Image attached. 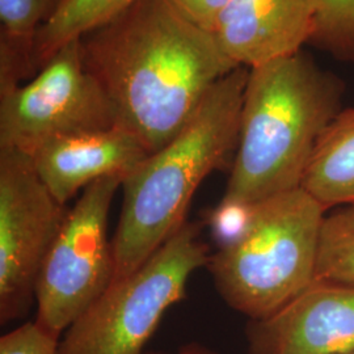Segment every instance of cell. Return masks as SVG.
Returning <instances> with one entry per match:
<instances>
[{
	"label": "cell",
	"mask_w": 354,
	"mask_h": 354,
	"mask_svg": "<svg viewBox=\"0 0 354 354\" xmlns=\"http://www.w3.org/2000/svg\"><path fill=\"white\" fill-rule=\"evenodd\" d=\"M136 0H70L36 39V74L64 45L111 20Z\"/></svg>",
	"instance_id": "obj_14"
},
{
	"label": "cell",
	"mask_w": 354,
	"mask_h": 354,
	"mask_svg": "<svg viewBox=\"0 0 354 354\" xmlns=\"http://www.w3.org/2000/svg\"><path fill=\"white\" fill-rule=\"evenodd\" d=\"M68 210L38 176L32 156L0 147V323L26 317L42 264Z\"/></svg>",
	"instance_id": "obj_8"
},
{
	"label": "cell",
	"mask_w": 354,
	"mask_h": 354,
	"mask_svg": "<svg viewBox=\"0 0 354 354\" xmlns=\"http://www.w3.org/2000/svg\"><path fill=\"white\" fill-rule=\"evenodd\" d=\"M121 185L120 177H104L82 192L39 270L35 320L59 337L114 281L108 219Z\"/></svg>",
	"instance_id": "obj_6"
},
{
	"label": "cell",
	"mask_w": 354,
	"mask_h": 354,
	"mask_svg": "<svg viewBox=\"0 0 354 354\" xmlns=\"http://www.w3.org/2000/svg\"><path fill=\"white\" fill-rule=\"evenodd\" d=\"M254 210L256 205L223 197L215 207L205 213L203 223L210 228L218 250L228 248L245 236L252 225Z\"/></svg>",
	"instance_id": "obj_17"
},
{
	"label": "cell",
	"mask_w": 354,
	"mask_h": 354,
	"mask_svg": "<svg viewBox=\"0 0 354 354\" xmlns=\"http://www.w3.org/2000/svg\"><path fill=\"white\" fill-rule=\"evenodd\" d=\"M149 155L142 140L120 125L48 140L30 153L38 176L64 205L104 177L124 181Z\"/></svg>",
	"instance_id": "obj_11"
},
{
	"label": "cell",
	"mask_w": 354,
	"mask_h": 354,
	"mask_svg": "<svg viewBox=\"0 0 354 354\" xmlns=\"http://www.w3.org/2000/svg\"><path fill=\"white\" fill-rule=\"evenodd\" d=\"M311 42L337 58L354 62V0H319Z\"/></svg>",
	"instance_id": "obj_16"
},
{
	"label": "cell",
	"mask_w": 354,
	"mask_h": 354,
	"mask_svg": "<svg viewBox=\"0 0 354 354\" xmlns=\"http://www.w3.org/2000/svg\"><path fill=\"white\" fill-rule=\"evenodd\" d=\"M317 11L319 0H231L212 35L238 67L252 68L302 51Z\"/></svg>",
	"instance_id": "obj_10"
},
{
	"label": "cell",
	"mask_w": 354,
	"mask_h": 354,
	"mask_svg": "<svg viewBox=\"0 0 354 354\" xmlns=\"http://www.w3.org/2000/svg\"><path fill=\"white\" fill-rule=\"evenodd\" d=\"M117 125L113 104L84 64L80 38L26 83L0 91V147L30 155L48 140Z\"/></svg>",
	"instance_id": "obj_7"
},
{
	"label": "cell",
	"mask_w": 354,
	"mask_h": 354,
	"mask_svg": "<svg viewBox=\"0 0 354 354\" xmlns=\"http://www.w3.org/2000/svg\"><path fill=\"white\" fill-rule=\"evenodd\" d=\"M326 213L304 188L257 203L245 236L206 266L228 307L248 320L266 319L311 285Z\"/></svg>",
	"instance_id": "obj_4"
},
{
	"label": "cell",
	"mask_w": 354,
	"mask_h": 354,
	"mask_svg": "<svg viewBox=\"0 0 354 354\" xmlns=\"http://www.w3.org/2000/svg\"><path fill=\"white\" fill-rule=\"evenodd\" d=\"M70 0H0V91L36 75L35 48L39 30Z\"/></svg>",
	"instance_id": "obj_13"
},
{
	"label": "cell",
	"mask_w": 354,
	"mask_h": 354,
	"mask_svg": "<svg viewBox=\"0 0 354 354\" xmlns=\"http://www.w3.org/2000/svg\"><path fill=\"white\" fill-rule=\"evenodd\" d=\"M201 225L185 222L140 266L66 329L58 354H143L167 310L185 298L190 276L207 266Z\"/></svg>",
	"instance_id": "obj_5"
},
{
	"label": "cell",
	"mask_w": 354,
	"mask_h": 354,
	"mask_svg": "<svg viewBox=\"0 0 354 354\" xmlns=\"http://www.w3.org/2000/svg\"><path fill=\"white\" fill-rule=\"evenodd\" d=\"M342 84L302 51L250 68L225 198L257 205L301 188L317 140L342 112Z\"/></svg>",
	"instance_id": "obj_3"
},
{
	"label": "cell",
	"mask_w": 354,
	"mask_h": 354,
	"mask_svg": "<svg viewBox=\"0 0 354 354\" xmlns=\"http://www.w3.org/2000/svg\"><path fill=\"white\" fill-rule=\"evenodd\" d=\"M317 279L354 286V205L326 215L320 231Z\"/></svg>",
	"instance_id": "obj_15"
},
{
	"label": "cell",
	"mask_w": 354,
	"mask_h": 354,
	"mask_svg": "<svg viewBox=\"0 0 354 354\" xmlns=\"http://www.w3.org/2000/svg\"><path fill=\"white\" fill-rule=\"evenodd\" d=\"M301 188L327 210L354 205V108L339 112L322 133Z\"/></svg>",
	"instance_id": "obj_12"
},
{
	"label": "cell",
	"mask_w": 354,
	"mask_h": 354,
	"mask_svg": "<svg viewBox=\"0 0 354 354\" xmlns=\"http://www.w3.org/2000/svg\"><path fill=\"white\" fill-rule=\"evenodd\" d=\"M59 342V336L33 320L0 337V354H58Z\"/></svg>",
	"instance_id": "obj_18"
},
{
	"label": "cell",
	"mask_w": 354,
	"mask_h": 354,
	"mask_svg": "<svg viewBox=\"0 0 354 354\" xmlns=\"http://www.w3.org/2000/svg\"><path fill=\"white\" fill-rule=\"evenodd\" d=\"M352 354H354V352H353V353H352Z\"/></svg>",
	"instance_id": "obj_21"
},
{
	"label": "cell",
	"mask_w": 354,
	"mask_h": 354,
	"mask_svg": "<svg viewBox=\"0 0 354 354\" xmlns=\"http://www.w3.org/2000/svg\"><path fill=\"white\" fill-rule=\"evenodd\" d=\"M80 44L118 125L150 153L165 147L215 83L238 68L214 36L171 0H136L82 36Z\"/></svg>",
	"instance_id": "obj_1"
},
{
	"label": "cell",
	"mask_w": 354,
	"mask_h": 354,
	"mask_svg": "<svg viewBox=\"0 0 354 354\" xmlns=\"http://www.w3.org/2000/svg\"><path fill=\"white\" fill-rule=\"evenodd\" d=\"M188 19L212 33L215 20L231 0H171Z\"/></svg>",
	"instance_id": "obj_19"
},
{
	"label": "cell",
	"mask_w": 354,
	"mask_h": 354,
	"mask_svg": "<svg viewBox=\"0 0 354 354\" xmlns=\"http://www.w3.org/2000/svg\"><path fill=\"white\" fill-rule=\"evenodd\" d=\"M248 354H352L354 286L317 279L273 315L248 320Z\"/></svg>",
	"instance_id": "obj_9"
},
{
	"label": "cell",
	"mask_w": 354,
	"mask_h": 354,
	"mask_svg": "<svg viewBox=\"0 0 354 354\" xmlns=\"http://www.w3.org/2000/svg\"><path fill=\"white\" fill-rule=\"evenodd\" d=\"M149 354H221L218 353L214 349L206 346L205 344L201 342H188L183 346H180L175 352H159V353H149Z\"/></svg>",
	"instance_id": "obj_20"
},
{
	"label": "cell",
	"mask_w": 354,
	"mask_h": 354,
	"mask_svg": "<svg viewBox=\"0 0 354 354\" xmlns=\"http://www.w3.org/2000/svg\"><path fill=\"white\" fill-rule=\"evenodd\" d=\"M250 68L218 80L189 121L122 181L112 245L114 279L143 266L187 221L192 197L212 172L231 169Z\"/></svg>",
	"instance_id": "obj_2"
}]
</instances>
